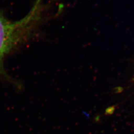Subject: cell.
<instances>
[{
    "label": "cell",
    "instance_id": "1",
    "mask_svg": "<svg viewBox=\"0 0 134 134\" xmlns=\"http://www.w3.org/2000/svg\"><path fill=\"white\" fill-rule=\"evenodd\" d=\"M50 5L44 0H36L29 14L22 19L12 21L0 12V75L9 79L3 68L5 56L33 35L40 24L50 17Z\"/></svg>",
    "mask_w": 134,
    "mask_h": 134
}]
</instances>
